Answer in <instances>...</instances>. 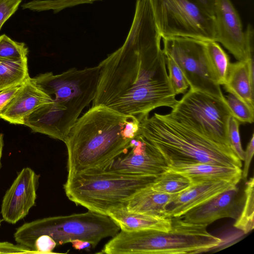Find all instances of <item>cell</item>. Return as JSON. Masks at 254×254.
<instances>
[{
  "instance_id": "d590c367",
  "label": "cell",
  "mask_w": 254,
  "mask_h": 254,
  "mask_svg": "<svg viewBox=\"0 0 254 254\" xmlns=\"http://www.w3.org/2000/svg\"><path fill=\"white\" fill-rule=\"evenodd\" d=\"M70 243L72 247L77 250H89L92 247L91 244L89 242L79 239L73 240Z\"/></svg>"
},
{
  "instance_id": "8fae6325",
  "label": "cell",
  "mask_w": 254,
  "mask_h": 254,
  "mask_svg": "<svg viewBox=\"0 0 254 254\" xmlns=\"http://www.w3.org/2000/svg\"><path fill=\"white\" fill-rule=\"evenodd\" d=\"M216 41L238 61L253 59L254 29L249 24L245 31L240 16L231 0H216L214 7Z\"/></svg>"
},
{
  "instance_id": "ba28073f",
  "label": "cell",
  "mask_w": 254,
  "mask_h": 254,
  "mask_svg": "<svg viewBox=\"0 0 254 254\" xmlns=\"http://www.w3.org/2000/svg\"><path fill=\"white\" fill-rule=\"evenodd\" d=\"M162 38L185 37L216 41L214 17L190 0H149Z\"/></svg>"
},
{
  "instance_id": "f1b7e54d",
  "label": "cell",
  "mask_w": 254,
  "mask_h": 254,
  "mask_svg": "<svg viewBox=\"0 0 254 254\" xmlns=\"http://www.w3.org/2000/svg\"><path fill=\"white\" fill-rule=\"evenodd\" d=\"M240 123L231 116L227 124V140L231 150L241 161H244L245 151L243 149L240 138L239 126Z\"/></svg>"
},
{
  "instance_id": "7402d4cb",
  "label": "cell",
  "mask_w": 254,
  "mask_h": 254,
  "mask_svg": "<svg viewBox=\"0 0 254 254\" xmlns=\"http://www.w3.org/2000/svg\"><path fill=\"white\" fill-rule=\"evenodd\" d=\"M209 64L216 82L220 85L225 84L230 65L228 55L218 42L205 41Z\"/></svg>"
},
{
  "instance_id": "836d02e7",
  "label": "cell",
  "mask_w": 254,
  "mask_h": 254,
  "mask_svg": "<svg viewBox=\"0 0 254 254\" xmlns=\"http://www.w3.org/2000/svg\"><path fill=\"white\" fill-rule=\"evenodd\" d=\"M21 85L12 86L0 91V115L14 96Z\"/></svg>"
},
{
  "instance_id": "3957f363",
  "label": "cell",
  "mask_w": 254,
  "mask_h": 254,
  "mask_svg": "<svg viewBox=\"0 0 254 254\" xmlns=\"http://www.w3.org/2000/svg\"><path fill=\"white\" fill-rule=\"evenodd\" d=\"M98 66L72 68L59 74L46 72L31 78L52 102L39 107L24 120L33 132L64 142L82 110L94 98Z\"/></svg>"
},
{
  "instance_id": "5b68a950",
  "label": "cell",
  "mask_w": 254,
  "mask_h": 254,
  "mask_svg": "<svg viewBox=\"0 0 254 254\" xmlns=\"http://www.w3.org/2000/svg\"><path fill=\"white\" fill-rule=\"evenodd\" d=\"M206 226L172 218L168 232L154 230H121L105 244L101 253L107 254H191L207 252L222 240L209 233Z\"/></svg>"
},
{
  "instance_id": "f546056e",
  "label": "cell",
  "mask_w": 254,
  "mask_h": 254,
  "mask_svg": "<svg viewBox=\"0 0 254 254\" xmlns=\"http://www.w3.org/2000/svg\"><path fill=\"white\" fill-rule=\"evenodd\" d=\"M22 0H0V30L8 19L16 11Z\"/></svg>"
},
{
  "instance_id": "277c9868",
  "label": "cell",
  "mask_w": 254,
  "mask_h": 254,
  "mask_svg": "<svg viewBox=\"0 0 254 254\" xmlns=\"http://www.w3.org/2000/svg\"><path fill=\"white\" fill-rule=\"evenodd\" d=\"M139 134L162 155L167 165L184 162L242 166L230 147L200 133L170 113H155L142 120Z\"/></svg>"
},
{
  "instance_id": "d6986e66",
  "label": "cell",
  "mask_w": 254,
  "mask_h": 254,
  "mask_svg": "<svg viewBox=\"0 0 254 254\" xmlns=\"http://www.w3.org/2000/svg\"><path fill=\"white\" fill-rule=\"evenodd\" d=\"M254 73L253 58L231 63L226 82L223 85L226 91L233 94L253 108Z\"/></svg>"
},
{
  "instance_id": "cb8c5ba5",
  "label": "cell",
  "mask_w": 254,
  "mask_h": 254,
  "mask_svg": "<svg viewBox=\"0 0 254 254\" xmlns=\"http://www.w3.org/2000/svg\"><path fill=\"white\" fill-rule=\"evenodd\" d=\"M254 182L252 177L246 181L244 189V203L234 227L247 234L254 228Z\"/></svg>"
},
{
  "instance_id": "ac0fdd59",
  "label": "cell",
  "mask_w": 254,
  "mask_h": 254,
  "mask_svg": "<svg viewBox=\"0 0 254 254\" xmlns=\"http://www.w3.org/2000/svg\"><path fill=\"white\" fill-rule=\"evenodd\" d=\"M177 194H169L153 189L150 185L137 191L127 201L129 212L168 218L167 207Z\"/></svg>"
},
{
  "instance_id": "44dd1931",
  "label": "cell",
  "mask_w": 254,
  "mask_h": 254,
  "mask_svg": "<svg viewBox=\"0 0 254 254\" xmlns=\"http://www.w3.org/2000/svg\"><path fill=\"white\" fill-rule=\"evenodd\" d=\"M29 77L27 58L20 60L0 59V91L21 85Z\"/></svg>"
},
{
  "instance_id": "5bb4252c",
  "label": "cell",
  "mask_w": 254,
  "mask_h": 254,
  "mask_svg": "<svg viewBox=\"0 0 254 254\" xmlns=\"http://www.w3.org/2000/svg\"><path fill=\"white\" fill-rule=\"evenodd\" d=\"M241 199L237 185L188 211L181 218L190 223L207 226L223 218L237 219Z\"/></svg>"
},
{
  "instance_id": "e575fe53",
  "label": "cell",
  "mask_w": 254,
  "mask_h": 254,
  "mask_svg": "<svg viewBox=\"0 0 254 254\" xmlns=\"http://www.w3.org/2000/svg\"><path fill=\"white\" fill-rule=\"evenodd\" d=\"M206 13L214 17V7L216 0H190Z\"/></svg>"
},
{
  "instance_id": "74e56055",
  "label": "cell",
  "mask_w": 254,
  "mask_h": 254,
  "mask_svg": "<svg viewBox=\"0 0 254 254\" xmlns=\"http://www.w3.org/2000/svg\"><path fill=\"white\" fill-rule=\"evenodd\" d=\"M1 219L0 218V225H1Z\"/></svg>"
},
{
  "instance_id": "e0dca14e",
  "label": "cell",
  "mask_w": 254,
  "mask_h": 254,
  "mask_svg": "<svg viewBox=\"0 0 254 254\" xmlns=\"http://www.w3.org/2000/svg\"><path fill=\"white\" fill-rule=\"evenodd\" d=\"M166 170L184 175L191 183L218 180L240 181L242 179L241 168L207 163L174 162L167 165Z\"/></svg>"
},
{
  "instance_id": "ffe728a7",
  "label": "cell",
  "mask_w": 254,
  "mask_h": 254,
  "mask_svg": "<svg viewBox=\"0 0 254 254\" xmlns=\"http://www.w3.org/2000/svg\"><path fill=\"white\" fill-rule=\"evenodd\" d=\"M107 215L114 221L120 230L124 231L154 230L168 232L172 226L171 218H160L131 212L126 207L112 209L107 212Z\"/></svg>"
},
{
  "instance_id": "2e32d148",
  "label": "cell",
  "mask_w": 254,
  "mask_h": 254,
  "mask_svg": "<svg viewBox=\"0 0 254 254\" xmlns=\"http://www.w3.org/2000/svg\"><path fill=\"white\" fill-rule=\"evenodd\" d=\"M51 98L36 85L29 77L0 115L13 124L24 125L25 118L40 106L52 103Z\"/></svg>"
},
{
  "instance_id": "8d00e7d4",
  "label": "cell",
  "mask_w": 254,
  "mask_h": 254,
  "mask_svg": "<svg viewBox=\"0 0 254 254\" xmlns=\"http://www.w3.org/2000/svg\"><path fill=\"white\" fill-rule=\"evenodd\" d=\"M3 135L2 133H0V168L1 167V158L2 156V149L3 146Z\"/></svg>"
},
{
  "instance_id": "8992f818",
  "label": "cell",
  "mask_w": 254,
  "mask_h": 254,
  "mask_svg": "<svg viewBox=\"0 0 254 254\" xmlns=\"http://www.w3.org/2000/svg\"><path fill=\"white\" fill-rule=\"evenodd\" d=\"M156 177L92 170L67 176L64 188L76 205L107 215L112 209L126 207L127 201Z\"/></svg>"
},
{
  "instance_id": "d6a6232c",
  "label": "cell",
  "mask_w": 254,
  "mask_h": 254,
  "mask_svg": "<svg viewBox=\"0 0 254 254\" xmlns=\"http://www.w3.org/2000/svg\"><path fill=\"white\" fill-rule=\"evenodd\" d=\"M254 153V134L253 133L252 137L248 144L246 150L245 151V156L244 159V165L243 169L242 170V179L246 181L251 162Z\"/></svg>"
},
{
  "instance_id": "9a60e30c",
  "label": "cell",
  "mask_w": 254,
  "mask_h": 254,
  "mask_svg": "<svg viewBox=\"0 0 254 254\" xmlns=\"http://www.w3.org/2000/svg\"><path fill=\"white\" fill-rule=\"evenodd\" d=\"M239 182L237 180H218L192 183L189 188L178 193L168 205V216L171 218L181 217Z\"/></svg>"
},
{
  "instance_id": "7c38bea8",
  "label": "cell",
  "mask_w": 254,
  "mask_h": 254,
  "mask_svg": "<svg viewBox=\"0 0 254 254\" xmlns=\"http://www.w3.org/2000/svg\"><path fill=\"white\" fill-rule=\"evenodd\" d=\"M167 167L162 155L138 133L125 151L102 168L93 170L158 176L166 171Z\"/></svg>"
},
{
  "instance_id": "6da1fadb",
  "label": "cell",
  "mask_w": 254,
  "mask_h": 254,
  "mask_svg": "<svg viewBox=\"0 0 254 254\" xmlns=\"http://www.w3.org/2000/svg\"><path fill=\"white\" fill-rule=\"evenodd\" d=\"M149 0H136L133 19L123 45L98 64L92 106H103L139 122L161 107L177 102L167 72Z\"/></svg>"
},
{
  "instance_id": "484cf974",
  "label": "cell",
  "mask_w": 254,
  "mask_h": 254,
  "mask_svg": "<svg viewBox=\"0 0 254 254\" xmlns=\"http://www.w3.org/2000/svg\"><path fill=\"white\" fill-rule=\"evenodd\" d=\"M27 54L24 43L14 41L5 34L0 36V59L20 60L27 58Z\"/></svg>"
},
{
  "instance_id": "52a82bcc",
  "label": "cell",
  "mask_w": 254,
  "mask_h": 254,
  "mask_svg": "<svg viewBox=\"0 0 254 254\" xmlns=\"http://www.w3.org/2000/svg\"><path fill=\"white\" fill-rule=\"evenodd\" d=\"M120 230L108 215L88 210L25 223L16 229L14 238L17 243L34 250L36 239L42 235L52 237L57 245L79 239L89 242L95 248L102 240L113 237Z\"/></svg>"
},
{
  "instance_id": "603a6c76",
  "label": "cell",
  "mask_w": 254,
  "mask_h": 254,
  "mask_svg": "<svg viewBox=\"0 0 254 254\" xmlns=\"http://www.w3.org/2000/svg\"><path fill=\"white\" fill-rule=\"evenodd\" d=\"M191 184L190 180L184 175L166 170L156 177L150 186L157 191L177 194L188 189Z\"/></svg>"
},
{
  "instance_id": "83f0119b",
  "label": "cell",
  "mask_w": 254,
  "mask_h": 254,
  "mask_svg": "<svg viewBox=\"0 0 254 254\" xmlns=\"http://www.w3.org/2000/svg\"><path fill=\"white\" fill-rule=\"evenodd\" d=\"M164 54L169 72V78L175 94L177 95L185 94L189 85L182 70L175 60L169 55L165 53Z\"/></svg>"
},
{
  "instance_id": "4dcf8cb0",
  "label": "cell",
  "mask_w": 254,
  "mask_h": 254,
  "mask_svg": "<svg viewBox=\"0 0 254 254\" xmlns=\"http://www.w3.org/2000/svg\"><path fill=\"white\" fill-rule=\"evenodd\" d=\"M57 246L54 240L47 235L38 237L34 244V249L38 254L53 253V251Z\"/></svg>"
},
{
  "instance_id": "4fadbf2b",
  "label": "cell",
  "mask_w": 254,
  "mask_h": 254,
  "mask_svg": "<svg viewBox=\"0 0 254 254\" xmlns=\"http://www.w3.org/2000/svg\"><path fill=\"white\" fill-rule=\"evenodd\" d=\"M39 177L29 167L18 173L2 200L0 213L4 221L14 224L28 214L35 204Z\"/></svg>"
},
{
  "instance_id": "1f68e13d",
  "label": "cell",
  "mask_w": 254,
  "mask_h": 254,
  "mask_svg": "<svg viewBox=\"0 0 254 254\" xmlns=\"http://www.w3.org/2000/svg\"><path fill=\"white\" fill-rule=\"evenodd\" d=\"M38 254L34 250L21 244L14 245L7 242H0V254Z\"/></svg>"
},
{
  "instance_id": "30bf717a",
  "label": "cell",
  "mask_w": 254,
  "mask_h": 254,
  "mask_svg": "<svg viewBox=\"0 0 254 254\" xmlns=\"http://www.w3.org/2000/svg\"><path fill=\"white\" fill-rule=\"evenodd\" d=\"M162 39L164 53L175 60L190 88L226 100L211 70L205 41L180 36Z\"/></svg>"
},
{
  "instance_id": "4316f807",
  "label": "cell",
  "mask_w": 254,
  "mask_h": 254,
  "mask_svg": "<svg viewBox=\"0 0 254 254\" xmlns=\"http://www.w3.org/2000/svg\"><path fill=\"white\" fill-rule=\"evenodd\" d=\"M226 99L232 116L241 124H252L254 122V108L231 93H229Z\"/></svg>"
},
{
  "instance_id": "9c48e42d",
  "label": "cell",
  "mask_w": 254,
  "mask_h": 254,
  "mask_svg": "<svg viewBox=\"0 0 254 254\" xmlns=\"http://www.w3.org/2000/svg\"><path fill=\"white\" fill-rule=\"evenodd\" d=\"M170 113L200 133L230 147L227 124L232 115L226 99L190 88L177 100Z\"/></svg>"
},
{
  "instance_id": "7a4b0ae2",
  "label": "cell",
  "mask_w": 254,
  "mask_h": 254,
  "mask_svg": "<svg viewBox=\"0 0 254 254\" xmlns=\"http://www.w3.org/2000/svg\"><path fill=\"white\" fill-rule=\"evenodd\" d=\"M139 124L134 116L92 106L77 120L64 142L67 176L102 168L129 147L139 133Z\"/></svg>"
},
{
  "instance_id": "d4e9b609",
  "label": "cell",
  "mask_w": 254,
  "mask_h": 254,
  "mask_svg": "<svg viewBox=\"0 0 254 254\" xmlns=\"http://www.w3.org/2000/svg\"><path fill=\"white\" fill-rule=\"evenodd\" d=\"M99 0H32L23 4L22 7L33 11L52 10L54 13H58L67 8Z\"/></svg>"
}]
</instances>
